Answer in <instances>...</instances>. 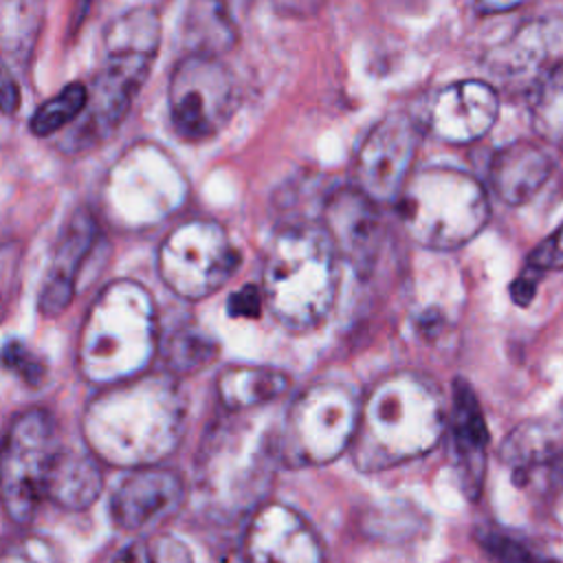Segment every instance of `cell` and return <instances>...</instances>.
Wrapping results in <instances>:
<instances>
[{
	"instance_id": "1",
	"label": "cell",
	"mask_w": 563,
	"mask_h": 563,
	"mask_svg": "<svg viewBox=\"0 0 563 563\" xmlns=\"http://www.w3.org/2000/svg\"><path fill=\"white\" fill-rule=\"evenodd\" d=\"M88 449L110 466H152L180 442L185 400L167 374H139L112 383L84 413Z\"/></svg>"
},
{
	"instance_id": "2",
	"label": "cell",
	"mask_w": 563,
	"mask_h": 563,
	"mask_svg": "<svg viewBox=\"0 0 563 563\" xmlns=\"http://www.w3.org/2000/svg\"><path fill=\"white\" fill-rule=\"evenodd\" d=\"M444 431L446 402L435 383L413 372H396L361 400L350 449L363 471L391 468L433 451Z\"/></svg>"
},
{
	"instance_id": "3",
	"label": "cell",
	"mask_w": 563,
	"mask_h": 563,
	"mask_svg": "<svg viewBox=\"0 0 563 563\" xmlns=\"http://www.w3.org/2000/svg\"><path fill=\"white\" fill-rule=\"evenodd\" d=\"M156 306L134 279L110 282L90 306L77 343V367L90 383L112 385L143 374L158 347Z\"/></svg>"
},
{
	"instance_id": "4",
	"label": "cell",
	"mask_w": 563,
	"mask_h": 563,
	"mask_svg": "<svg viewBox=\"0 0 563 563\" xmlns=\"http://www.w3.org/2000/svg\"><path fill=\"white\" fill-rule=\"evenodd\" d=\"M336 251L323 227L282 229L266 253L262 295L288 330H308L325 319L336 297Z\"/></svg>"
},
{
	"instance_id": "5",
	"label": "cell",
	"mask_w": 563,
	"mask_h": 563,
	"mask_svg": "<svg viewBox=\"0 0 563 563\" xmlns=\"http://www.w3.org/2000/svg\"><path fill=\"white\" fill-rule=\"evenodd\" d=\"M200 446L196 477L209 501L222 510H244L268 488L279 455V427L264 418L231 411Z\"/></svg>"
},
{
	"instance_id": "6",
	"label": "cell",
	"mask_w": 563,
	"mask_h": 563,
	"mask_svg": "<svg viewBox=\"0 0 563 563\" xmlns=\"http://www.w3.org/2000/svg\"><path fill=\"white\" fill-rule=\"evenodd\" d=\"M396 202L407 235L431 251L464 246L490 216L484 185L473 174L444 165L411 172Z\"/></svg>"
},
{
	"instance_id": "7",
	"label": "cell",
	"mask_w": 563,
	"mask_h": 563,
	"mask_svg": "<svg viewBox=\"0 0 563 563\" xmlns=\"http://www.w3.org/2000/svg\"><path fill=\"white\" fill-rule=\"evenodd\" d=\"M103 64L88 86V101L81 112L79 143L108 136L125 117L132 99L145 84L161 46V20L147 7L114 18L103 33Z\"/></svg>"
},
{
	"instance_id": "8",
	"label": "cell",
	"mask_w": 563,
	"mask_h": 563,
	"mask_svg": "<svg viewBox=\"0 0 563 563\" xmlns=\"http://www.w3.org/2000/svg\"><path fill=\"white\" fill-rule=\"evenodd\" d=\"M361 398L339 380L306 387L279 424V455L292 466H323L336 460L354 440Z\"/></svg>"
},
{
	"instance_id": "9",
	"label": "cell",
	"mask_w": 563,
	"mask_h": 563,
	"mask_svg": "<svg viewBox=\"0 0 563 563\" xmlns=\"http://www.w3.org/2000/svg\"><path fill=\"white\" fill-rule=\"evenodd\" d=\"M240 264L227 231L211 220H189L158 246V275L183 299H205L222 288Z\"/></svg>"
},
{
	"instance_id": "10",
	"label": "cell",
	"mask_w": 563,
	"mask_h": 563,
	"mask_svg": "<svg viewBox=\"0 0 563 563\" xmlns=\"http://www.w3.org/2000/svg\"><path fill=\"white\" fill-rule=\"evenodd\" d=\"M57 449L55 422L44 409H29L9 427L0 449V499L13 521L35 515Z\"/></svg>"
},
{
	"instance_id": "11",
	"label": "cell",
	"mask_w": 563,
	"mask_h": 563,
	"mask_svg": "<svg viewBox=\"0 0 563 563\" xmlns=\"http://www.w3.org/2000/svg\"><path fill=\"white\" fill-rule=\"evenodd\" d=\"M167 95L174 130L191 143L216 136L238 108L235 77L213 55L187 53L174 66Z\"/></svg>"
},
{
	"instance_id": "12",
	"label": "cell",
	"mask_w": 563,
	"mask_h": 563,
	"mask_svg": "<svg viewBox=\"0 0 563 563\" xmlns=\"http://www.w3.org/2000/svg\"><path fill=\"white\" fill-rule=\"evenodd\" d=\"M416 150V121L405 112H389L367 132L356 152V189L374 202H396L411 174Z\"/></svg>"
},
{
	"instance_id": "13",
	"label": "cell",
	"mask_w": 563,
	"mask_h": 563,
	"mask_svg": "<svg viewBox=\"0 0 563 563\" xmlns=\"http://www.w3.org/2000/svg\"><path fill=\"white\" fill-rule=\"evenodd\" d=\"M244 563H323L310 523L284 504L260 506L244 534Z\"/></svg>"
},
{
	"instance_id": "14",
	"label": "cell",
	"mask_w": 563,
	"mask_h": 563,
	"mask_svg": "<svg viewBox=\"0 0 563 563\" xmlns=\"http://www.w3.org/2000/svg\"><path fill=\"white\" fill-rule=\"evenodd\" d=\"M499 114L495 88L482 79H462L440 88L427 112L433 136L444 143L466 145L490 132Z\"/></svg>"
},
{
	"instance_id": "15",
	"label": "cell",
	"mask_w": 563,
	"mask_h": 563,
	"mask_svg": "<svg viewBox=\"0 0 563 563\" xmlns=\"http://www.w3.org/2000/svg\"><path fill=\"white\" fill-rule=\"evenodd\" d=\"M323 229L336 251L358 275L369 273L380 246L376 202L356 187L339 189L323 205Z\"/></svg>"
},
{
	"instance_id": "16",
	"label": "cell",
	"mask_w": 563,
	"mask_h": 563,
	"mask_svg": "<svg viewBox=\"0 0 563 563\" xmlns=\"http://www.w3.org/2000/svg\"><path fill=\"white\" fill-rule=\"evenodd\" d=\"M183 497L185 486L178 473L156 464L139 466L112 495L110 515L121 530H141L174 515Z\"/></svg>"
},
{
	"instance_id": "17",
	"label": "cell",
	"mask_w": 563,
	"mask_h": 563,
	"mask_svg": "<svg viewBox=\"0 0 563 563\" xmlns=\"http://www.w3.org/2000/svg\"><path fill=\"white\" fill-rule=\"evenodd\" d=\"M446 429L462 490L468 499H477L486 475L488 424L475 391L462 378L453 383L451 405H446Z\"/></svg>"
},
{
	"instance_id": "18",
	"label": "cell",
	"mask_w": 563,
	"mask_h": 563,
	"mask_svg": "<svg viewBox=\"0 0 563 563\" xmlns=\"http://www.w3.org/2000/svg\"><path fill=\"white\" fill-rule=\"evenodd\" d=\"M515 484L543 482L550 490H563V435L543 422H523L512 429L501 449Z\"/></svg>"
},
{
	"instance_id": "19",
	"label": "cell",
	"mask_w": 563,
	"mask_h": 563,
	"mask_svg": "<svg viewBox=\"0 0 563 563\" xmlns=\"http://www.w3.org/2000/svg\"><path fill=\"white\" fill-rule=\"evenodd\" d=\"M97 238V222L88 209H79L66 222L59 240L55 244L51 268L44 277L42 292L37 299L40 312L44 317H57L66 310L75 295V279L79 268L90 253Z\"/></svg>"
},
{
	"instance_id": "20",
	"label": "cell",
	"mask_w": 563,
	"mask_h": 563,
	"mask_svg": "<svg viewBox=\"0 0 563 563\" xmlns=\"http://www.w3.org/2000/svg\"><path fill=\"white\" fill-rule=\"evenodd\" d=\"M552 154L537 141H512L495 152L488 180L493 191L510 207L528 202L550 178Z\"/></svg>"
},
{
	"instance_id": "21",
	"label": "cell",
	"mask_w": 563,
	"mask_h": 563,
	"mask_svg": "<svg viewBox=\"0 0 563 563\" xmlns=\"http://www.w3.org/2000/svg\"><path fill=\"white\" fill-rule=\"evenodd\" d=\"M103 488L99 457L88 449H57L44 486V497L64 510H86Z\"/></svg>"
},
{
	"instance_id": "22",
	"label": "cell",
	"mask_w": 563,
	"mask_h": 563,
	"mask_svg": "<svg viewBox=\"0 0 563 563\" xmlns=\"http://www.w3.org/2000/svg\"><path fill=\"white\" fill-rule=\"evenodd\" d=\"M290 387L286 372L266 365H231L216 380L218 398L227 411L257 409Z\"/></svg>"
},
{
	"instance_id": "23",
	"label": "cell",
	"mask_w": 563,
	"mask_h": 563,
	"mask_svg": "<svg viewBox=\"0 0 563 563\" xmlns=\"http://www.w3.org/2000/svg\"><path fill=\"white\" fill-rule=\"evenodd\" d=\"M556 26L559 24L552 20H534L523 24L508 42L493 51L488 59L490 73L499 77H512L539 68L559 40Z\"/></svg>"
},
{
	"instance_id": "24",
	"label": "cell",
	"mask_w": 563,
	"mask_h": 563,
	"mask_svg": "<svg viewBox=\"0 0 563 563\" xmlns=\"http://www.w3.org/2000/svg\"><path fill=\"white\" fill-rule=\"evenodd\" d=\"M183 37L187 53L220 57L231 51L238 42V29L224 0H191L185 13Z\"/></svg>"
},
{
	"instance_id": "25",
	"label": "cell",
	"mask_w": 563,
	"mask_h": 563,
	"mask_svg": "<svg viewBox=\"0 0 563 563\" xmlns=\"http://www.w3.org/2000/svg\"><path fill=\"white\" fill-rule=\"evenodd\" d=\"M44 22V0H0V53L11 66H29Z\"/></svg>"
},
{
	"instance_id": "26",
	"label": "cell",
	"mask_w": 563,
	"mask_h": 563,
	"mask_svg": "<svg viewBox=\"0 0 563 563\" xmlns=\"http://www.w3.org/2000/svg\"><path fill=\"white\" fill-rule=\"evenodd\" d=\"M530 117L541 139L563 143V57L537 81L530 97Z\"/></svg>"
},
{
	"instance_id": "27",
	"label": "cell",
	"mask_w": 563,
	"mask_h": 563,
	"mask_svg": "<svg viewBox=\"0 0 563 563\" xmlns=\"http://www.w3.org/2000/svg\"><path fill=\"white\" fill-rule=\"evenodd\" d=\"M88 101V88L81 81L64 86L55 97L46 99L31 117V132L35 136H51L81 117Z\"/></svg>"
},
{
	"instance_id": "28",
	"label": "cell",
	"mask_w": 563,
	"mask_h": 563,
	"mask_svg": "<svg viewBox=\"0 0 563 563\" xmlns=\"http://www.w3.org/2000/svg\"><path fill=\"white\" fill-rule=\"evenodd\" d=\"M218 345L198 330L183 328L174 332L165 345V358L172 374H191L211 363Z\"/></svg>"
},
{
	"instance_id": "29",
	"label": "cell",
	"mask_w": 563,
	"mask_h": 563,
	"mask_svg": "<svg viewBox=\"0 0 563 563\" xmlns=\"http://www.w3.org/2000/svg\"><path fill=\"white\" fill-rule=\"evenodd\" d=\"M114 563H194L189 548L172 534H150L125 545Z\"/></svg>"
},
{
	"instance_id": "30",
	"label": "cell",
	"mask_w": 563,
	"mask_h": 563,
	"mask_svg": "<svg viewBox=\"0 0 563 563\" xmlns=\"http://www.w3.org/2000/svg\"><path fill=\"white\" fill-rule=\"evenodd\" d=\"M479 543L495 563H559L556 559L534 552L521 539H515L499 530L482 532Z\"/></svg>"
},
{
	"instance_id": "31",
	"label": "cell",
	"mask_w": 563,
	"mask_h": 563,
	"mask_svg": "<svg viewBox=\"0 0 563 563\" xmlns=\"http://www.w3.org/2000/svg\"><path fill=\"white\" fill-rule=\"evenodd\" d=\"M0 365L31 387L42 385L46 378L44 361L33 350H29L22 341H15V339H11L2 345Z\"/></svg>"
},
{
	"instance_id": "32",
	"label": "cell",
	"mask_w": 563,
	"mask_h": 563,
	"mask_svg": "<svg viewBox=\"0 0 563 563\" xmlns=\"http://www.w3.org/2000/svg\"><path fill=\"white\" fill-rule=\"evenodd\" d=\"M0 563H59V559L46 539L24 537L0 552Z\"/></svg>"
},
{
	"instance_id": "33",
	"label": "cell",
	"mask_w": 563,
	"mask_h": 563,
	"mask_svg": "<svg viewBox=\"0 0 563 563\" xmlns=\"http://www.w3.org/2000/svg\"><path fill=\"white\" fill-rule=\"evenodd\" d=\"M530 268L534 271H550V268H563V227H559L552 235H548L528 260Z\"/></svg>"
},
{
	"instance_id": "34",
	"label": "cell",
	"mask_w": 563,
	"mask_h": 563,
	"mask_svg": "<svg viewBox=\"0 0 563 563\" xmlns=\"http://www.w3.org/2000/svg\"><path fill=\"white\" fill-rule=\"evenodd\" d=\"M20 266V246L15 242H2L0 244V308L7 303L15 288Z\"/></svg>"
},
{
	"instance_id": "35",
	"label": "cell",
	"mask_w": 563,
	"mask_h": 563,
	"mask_svg": "<svg viewBox=\"0 0 563 563\" xmlns=\"http://www.w3.org/2000/svg\"><path fill=\"white\" fill-rule=\"evenodd\" d=\"M262 301H264V295L260 288L244 286L229 297V303H227L229 314L231 317H257Z\"/></svg>"
},
{
	"instance_id": "36",
	"label": "cell",
	"mask_w": 563,
	"mask_h": 563,
	"mask_svg": "<svg viewBox=\"0 0 563 563\" xmlns=\"http://www.w3.org/2000/svg\"><path fill=\"white\" fill-rule=\"evenodd\" d=\"M20 106V90L15 77L0 64V114H13Z\"/></svg>"
},
{
	"instance_id": "37",
	"label": "cell",
	"mask_w": 563,
	"mask_h": 563,
	"mask_svg": "<svg viewBox=\"0 0 563 563\" xmlns=\"http://www.w3.org/2000/svg\"><path fill=\"white\" fill-rule=\"evenodd\" d=\"M325 0H271L277 13L288 18H310L319 13Z\"/></svg>"
},
{
	"instance_id": "38",
	"label": "cell",
	"mask_w": 563,
	"mask_h": 563,
	"mask_svg": "<svg viewBox=\"0 0 563 563\" xmlns=\"http://www.w3.org/2000/svg\"><path fill=\"white\" fill-rule=\"evenodd\" d=\"M534 292H537V279L528 273L519 275L510 286V297L517 306H528L534 299Z\"/></svg>"
},
{
	"instance_id": "39",
	"label": "cell",
	"mask_w": 563,
	"mask_h": 563,
	"mask_svg": "<svg viewBox=\"0 0 563 563\" xmlns=\"http://www.w3.org/2000/svg\"><path fill=\"white\" fill-rule=\"evenodd\" d=\"M528 0H475V9L482 15H495V13H506L512 11L521 4H526Z\"/></svg>"
}]
</instances>
